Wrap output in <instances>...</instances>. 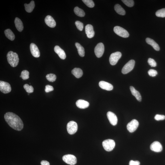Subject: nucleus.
Returning <instances> with one entry per match:
<instances>
[{
	"label": "nucleus",
	"mask_w": 165,
	"mask_h": 165,
	"mask_svg": "<svg viewBox=\"0 0 165 165\" xmlns=\"http://www.w3.org/2000/svg\"><path fill=\"white\" fill-rule=\"evenodd\" d=\"M4 117L7 124L14 129L20 131L23 128L24 124L22 121L15 113L8 112L5 114Z\"/></svg>",
	"instance_id": "nucleus-1"
},
{
	"label": "nucleus",
	"mask_w": 165,
	"mask_h": 165,
	"mask_svg": "<svg viewBox=\"0 0 165 165\" xmlns=\"http://www.w3.org/2000/svg\"><path fill=\"white\" fill-rule=\"evenodd\" d=\"M7 58L8 63L11 66L14 67L17 66L19 58L18 55L16 53L10 51L7 54Z\"/></svg>",
	"instance_id": "nucleus-2"
},
{
	"label": "nucleus",
	"mask_w": 165,
	"mask_h": 165,
	"mask_svg": "<svg viewBox=\"0 0 165 165\" xmlns=\"http://www.w3.org/2000/svg\"><path fill=\"white\" fill-rule=\"evenodd\" d=\"M102 146L106 151H111L114 148L115 143L113 140L107 139L104 140L102 142Z\"/></svg>",
	"instance_id": "nucleus-3"
},
{
	"label": "nucleus",
	"mask_w": 165,
	"mask_h": 165,
	"mask_svg": "<svg viewBox=\"0 0 165 165\" xmlns=\"http://www.w3.org/2000/svg\"><path fill=\"white\" fill-rule=\"evenodd\" d=\"M114 31L117 35L123 38H127L129 36V34L124 28L119 26H115L114 28Z\"/></svg>",
	"instance_id": "nucleus-4"
},
{
	"label": "nucleus",
	"mask_w": 165,
	"mask_h": 165,
	"mask_svg": "<svg viewBox=\"0 0 165 165\" xmlns=\"http://www.w3.org/2000/svg\"><path fill=\"white\" fill-rule=\"evenodd\" d=\"M135 64V61L131 60L127 62L122 68V72L123 74H126L130 72L133 69Z\"/></svg>",
	"instance_id": "nucleus-5"
},
{
	"label": "nucleus",
	"mask_w": 165,
	"mask_h": 165,
	"mask_svg": "<svg viewBox=\"0 0 165 165\" xmlns=\"http://www.w3.org/2000/svg\"><path fill=\"white\" fill-rule=\"evenodd\" d=\"M62 160L66 163L71 165H75L77 162L76 157L72 154L64 155L62 157Z\"/></svg>",
	"instance_id": "nucleus-6"
},
{
	"label": "nucleus",
	"mask_w": 165,
	"mask_h": 165,
	"mask_svg": "<svg viewBox=\"0 0 165 165\" xmlns=\"http://www.w3.org/2000/svg\"><path fill=\"white\" fill-rule=\"evenodd\" d=\"M67 129L69 134H74L78 130V125L77 123L73 121H70L67 124Z\"/></svg>",
	"instance_id": "nucleus-7"
},
{
	"label": "nucleus",
	"mask_w": 165,
	"mask_h": 165,
	"mask_svg": "<svg viewBox=\"0 0 165 165\" xmlns=\"http://www.w3.org/2000/svg\"><path fill=\"white\" fill-rule=\"evenodd\" d=\"M122 54L119 52H117L112 54L110 56L109 61L112 65H115L121 57Z\"/></svg>",
	"instance_id": "nucleus-8"
},
{
	"label": "nucleus",
	"mask_w": 165,
	"mask_h": 165,
	"mask_svg": "<svg viewBox=\"0 0 165 165\" xmlns=\"http://www.w3.org/2000/svg\"><path fill=\"white\" fill-rule=\"evenodd\" d=\"M0 90L4 94L11 92V88L10 84L8 83L1 81H0Z\"/></svg>",
	"instance_id": "nucleus-9"
},
{
	"label": "nucleus",
	"mask_w": 165,
	"mask_h": 165,
	"mask_svg": "<svg viewBox=\"0 0 165 165\" xmlns=\"http://www.w3.org/2000/svg\"><path fill=\"white\" fill-rule=\"evenodd\" d=\"M139 126V123L136 119H133L129 122L127 126V128L129 132L132 133L137 129Z\"/></svg>",
	"instance_id": "nucleus-10"
},
{
	"label": "nucleus",
	"mask_w": 165,
	"mask_h": 165,
	"mask_svg": "<svg viewBox=\"0 0 165 165\" xmlns=\"http://www.w3.org/2000/svg\"><path fill=\"white\" fill-rule=\"evenodd\" d=\"M94 51L97 57H101L104 52V46L103 43H98L94 48Z\"/></svg>",
	"instance_id": "nucleus-11"
},
{
	"label": "nucleus",
	"mask_w": 165,
	"mask_h": 165,
	"mask_svg": "<svg viewBox=\"0 0 165 165\" xmlns=\"http://www.w3.org/2000/svg\"><path fill=\"white\" fill-rule=\"evenodd\" d=\"M107 115V118L111 124L113 126L116 125L118 121L116 115L114 113L111 111L108 112Z\"/></svg>",
	"instance_id": "nucleus-12"
},
{
	"label": "nucleus",
	"mask_w": 165,
	"mask_h": 165,
	"mask_svg": "<svg viewBox=\"0 0 165 165\" xmlns=\"http://www.w3.org/2000/svg\"><path fill=\"white\" fill-rule=\"evenodd\" d=\"M151 150L156 152H161L163 148L160 142L155 141L152 143L150 146Z\"/></svg>",
	"instance_id": "nucleus-13"
},
{
	"label": "nucleus",
	"mask_w": 165,
	"mask_h": 165,
	"mask_svg": "<svg viewBox=\"0 0 165 165\" xmlns=\"http://www.w3.org/2000/svg\"><path fill=\"white\" fill-rule=\"evenodd\" d=\"M30 50L32 56L38 58L40 56L39 49L34 43H32L30 44Z\"/></svg>",
	"instance_id": "nucleus-14"
},
{
	"label": "nucleus",
	"mask_w": 165,
	"mask_h": 165,
	"mask_svg": "<svg viewBox=\"0 0 165 165\" xmlns=\"http://www.w3.org/2000/svg\"><path fill=\"white\" fill-rule=\"evenodd\" d=\"M85 31L87 37L89 38H92L94 37V32L93 27L91 24H88L85 26Z\"/></svg>",
	"instance_id": "nucleus-15"
},
{
	"label": "nucleus",
	"mask_w": 165,
	"mask_h": 165,
	"mask_svg": "<svg viewBox=\"0 0 165 165\" xmlns=\"http://www.w3.org/2000/svg\"><path fill=\"white\" fill-rule=\"evenodd\" d=\"M45 22L47 26L51 28H53L56 27V23L52 17L50 16L46 17L45 19Z\"/></svg>",
	"instance_id": "nucleus-16"
},
{
	"label": "nucleus",
	"mask_w": 165,
	"mask_h": 165,
	"mask_svg": "<svg viewBox=\"0 0 165 165\" xmlns=\"http://www.w3.org/2000/svg\"><path fill=\"white\" fill-rule=\"evenodd\" d=\"M99 87L107 91H111L113 89V86L111 83L102 81L99 83Z\"/></svg>",
	"instance_id": "nucleus-17"
},
{
	"label": "nucleus",
	"mask_w": 165,
	"mask_h": 165,
	"mask_svg": "<svg viewBox=\"0 0 165 165\" xmlns=\"http://www.w3.org/2000/svg\"><path fill=\"white\" fill-rule=\"evenodd\" d=\"M54 51L58 55L59 57L62 59H65L66 56L64 51L58 46L54 47Z\"/></svg>",
	"instance_id": "nucleus-18"
},
{
	"label": "nucleus",
	"mask_w": 165,
	"mask_h": 165,
	"mask_svg": "<svg viewBox=\"0 0 165 165\" xmlns=\"http://www.w3.org/2000/svg\"><path fill=\"white\" fill-rule=\"evenodd\" d=\"M77 107L79 108L84 109L88 108L89 106V103L84 100L79 99L76 102Z\"/></svg>",
	"instance_id": "nucleus-19"
},
{
	"label": "nucleus",
	"mask_w": 165,
	"mask_h": 165,
	"mask_svg": "<svg viewBox=\"0 0 165 165\" xmlns=\"http://www.w3.org/2000/svg\"><path fill=\"white\" fill-rule=\"evenodd\" d=\"M146 40L148 44L151 45L155 50L159 51L160 50V47L153 40L150 38H147Z\"/></svg>",
	"instance_id": "nucleus-20"
},
{
	"label": "nucleus",
	"mask_w": 165,
	"mask_h": 165,
	"mask_svg": "<svg viewBox=\"0 0 165 165\" xmlns=\"http://www.w3.org/2000/svg\"><path fill=\"white\" fill-rule=\"evenodd\" d=\"M14 23L17 29L19 32H21L23 29L24 27L23 23L19 18H16L14 21Z\"/></svg>",
	"instance_id": "nucleus-21"
},
{
	"label": "nucleus",
	"mask_w": 165,
	"mask_h": 165,
	"mask_svg": "<svg viewBox=\"0 0 165 165\" xmlns=\"http://www.w3.org/2000/svg\"><path fill=\"white\" fill-rule=\"evenodd\" d=\"M130 89L133 95L135 97L138 101L141 102L142 100V97L139 92L136 90L134 87L133 86L130 87Z\"/></svg>",
	"instance_id": "nucleus-22"
},
{
	"label": "nucleus",
	"mask_w": 165,
	"mask_h": 165,
	"mask_svg": "<svg viewBox=\"0 0 165 165\" xmlns=\"http://www.w3.org/2000/svg\"><path fill=\"white\" fill-rule=\"evenodd\" d=\"M72 73L77 78H80L83 75L82 69L79 68H75L72 71Z\"/></svg>",
	"instance_id": "nucleus-23"
},
{
	"label": "nucleus",
	"mask_w": 165,
	"mask_h": 165,
	"mask_svg": "<svg viewBox=\"0 0 165 165\" xmlns=\"http://www.w3.org/2000/svg\"><path fill=\"white\" fill-rule=\"evenodd\" d=\"M24 6L26 11L28 13H31L34 8L35 7L34 2L32 1L29 4H25Z\"/></svg>",
	"instance_id": "nucleus-24"
},
{
	"label": "nucleus",
	"mask_w": 165,
	"mask_h": 165,
	"mask_svg": "<svg viewBox=\"0 0 165 165\" xmlns=\"http://www.w3.org/2000/svg\"><path fill=\"white\" fill-rule=\"evenodd\" d=\"M4 33L6 36L11 41H14L15 39V36L14 33L9 29L6 30L4 31Z\"/></svg>",
	"instance_id": "nucleus-25"
},
{
	"label": "nucleus",
	"mask_w": 165,
	"mask_h": 165,
	"mask_svg": "<svg viewBox=\"0 0 165 165\" xmlns=\"http://www.w3.org/2000/svg\"><path fill=\"white\" fill-rule=\"evenodd\" d=\"M75 46L77 49L79 56L81 57H84L85 55V51L83 47L78 43H76Z\"/></svg>",
	"instance_id": "nucleus-26"
},
{
	"label": "nucleus",
	"mask_w": 165,
	"mask_h": 165,
	"mask_svg": "<svg viewBox=\"0 0 165 165\" xmlns=\"http://www.w3.org/2000/svg\"><path fill=\"white\" fill-rule=\"evenodd\" d=\"M114 9L116 12L119 14L124 16L126 14V11L120 5L117 4L115 6Z\"/></svg>",
	"instance_id": "nucleus-27"
},
{
	"label": "nucleus",
	"mask_w": 165,
	"mask_h": 165,
	"mask_svg": "<svg viewBox=\"0 0 165 165\" xmlns=\"http://www.w3.org/2000/svg\"><path fill=\"white\" fill-rule=\"evenodd\" d=\"M74 12L77 16L81 17H84L85 16V13L84 11L77 7H76L74 9Z\"/></svg>",
	"instance_id": "nucleus-28"
},
{
	"label": "nucleus",
	"mask_w": 165,
	"mask_h": 165,
	"mask_svg": "<svg viewBox=\"0 0 165 165\" xmlns=\"http://www.w3.org/2000/svg\"><path fill=\"white\" fill-rule=\"evenodd\" d=\"M47 80L51 82H54L56 79V76L54 74L50 73L47 74L46 76Z\"/></svg>",
	"instance_id": "nucleus-29"
},
{
	"label": "nucleus",
	"mask_w": 165,
	"mask_h": 165,
	"mask_svg": "<svg viewBox=\"0 0 165 165\" xmlns=\"http://www.w3.org/2000/svg\"><path fill=\"white\" fill-rule=\"evenodd\" d=\"M156 15L159 17H165V8H163L157 11L156 13Z\"/></svg>",
	"instance_id": "nucleus-30"
},
{
	"label": "nucleus",
	"mask_w": 165,
	"mask_h": 165,
	"mask_svg": "<svg viewBox=\"0 0 165 165\" xmlns=\"http://www.w3.org/2000/svg\"><path fill=\"white\" fill-rule=\"evenodd\" d=\"M29 72L26 70H24L23 71L21 74V78L23 80H25L29 78Z\"/></svg>",
	"instance_id": "nucleus-31"
},
{
	"label": "nucleus",
	"mask_w": 165,
	"mask_h": 165,
	"mask_svg": "<svg viewBox=\"0 0 165 165\" xmlns=\"http://www.w3.org/2000/svg\"><path fill=\"white\" fill-rule=\"evenodd\" d=\"M24 88L26 92L28 93H30L33 92L34 88L33 86H30L29 85L26 84L24 85Z\"/></svg>",
	"instance_id": "nucleus-32"
},
{
	"label": "nucleus",
	"mask_w": 165,
	"mask_h": 165,
	"mask_svg": "<svg viewBox=\"0 0 165 165\" xmlns=\"http://www.w3.org/2000/svg\"><path fill=\"white\" fill-rule=\"evenodd\" d=\"M82 1L85 5L90 8H92L94 7V3L92 0H83Z\"/></svg>",
	"instance_id": "nucleus-33"
},
{
	"label": "nucleus",
	"mask_w": 165,
	"mask_h": 165,
	"mask_svg": "<svg viewBox=\"0 0 165 165\" xmlns=\"http://www.w3.org/2000/svg\"><path fill=\"white\" fill-rule=\"evenodd\" d=\"M122 1L125 5L128 7H132L134 5V1L133 0H122Z\"/></svg>",
	"instance_id": "nucleus-34"
},
{
	"label": "nucleus",
	"mask_w": 165,
	"mask_h": 165,
	"mask_svg": "<svg viewBox=\"0 0 165 165\" xmlns=\"http://www.w3.org/2000/svg\"><path fill=\"white\" fill-rule=\"evenodd\" d=\"M75 24L78 29L79 31H82L83 28V25L82 22L79 21H76L75 22Z\"/></svg>",
	"instance_id": "nucleus-35"
},
{
	"label": "nucleus",
	"mask_w": 165,
	"mask_h": 165,
	"mask_svg": "<svg viewBox=\"0 0 165 165\" xmlns=\"http://www.w3.org/2000/svg\"><path fill=\"white\" fill-rule=\"evenodd\" d=\"M148 62L152 67H155L157 66L156 62L152 58H149L148 60Z\"/></svg>",
	"instance_id": "nucleus-36"
},
{
	"label": "nucleus",
	"mask_w": 165,
	"mask_h": 165,
	"mask_svg": "<svg viewBox=\"0 0 165 165\" xmlns=\"http://www.w3.org/2000/svg\"><path fill=\"white\" fill-rule=\"evenodd\" d=\"M148 74L151 77H154L157 75V72L156 70L151 69L148 71Z\"/></svg>",
	"instance_id": "nucleus-37"
},
{
	"label": "nucleus",
	"mask_w": 165,
	"mask_h": 165,
	"mask_svg": "<svg viewBox=\"0 0 165 165\" xmlns=\"http://www.w3.org/2000/svg\"><path fill=\"white\" fill-rule=\"evenodd\" d=\"M154 119L157 121L163 120L165 119V116L164 115L157 114L155 116Z\"/></svg>",
	"instance_id": "nucleus-38"
},
{
	"label": "nucleus",
	"mask_w": 165,
	"mask_h": 165,
	"mask_svg": "<svg viewBox=\"0 0 165 165\" xmlns=\"http://www.w3.org/2000/svg\"><path fill=\"white\" fill-rule=\"evenodd\" d=\"M53 87L51 85H47L45 86V91L46 93H48L53 91Z\"/></svg>",
	"instance_id": "nucleus-39"
},
{
	"label": "nucleus",
	"mask_w": 165,
	"mask_h": 165,
	"mask_svg": "<svg viewBox=\"0 0 165 165\" xmlns=\"http://www.w3.org/2000/svg\"><path fill=\"white\" fill-rule=\"evenodd\" d=\"M140 163L138 161L131 160L129 162V165H140Z\"/></svg>",
	"instance_id": "nucleus-40"
},
{
	"label": "nucleus",
	"mask_w": 165,
	"mask_h": 165,
	"mask_svg": "<svg viewBox=\"0 0 165 165\" xmlns=\"http://www.w3.org/2000/svg\"><path fill=\"white\" fill-rule=\"evenodd\" d=\"M41 165H50L49 162L43 160L41 162Z\"/></svg>",
	"instance_id": "nucleus-41"
},
{
	"label": "nucleus",
	"mask_w": 165,
	"mask_h": 165,
	"mask_svg": "<svg viewBox=\"0 0 165 165\" xmlns=\"http://www.w3.org/2000/svg\"><path fill=\"white\" fill-rule=\"evenodd\" d=\"M20 77H21V75L20 76Z\"/></svg>",
	"instance_id": "nucleus-42"
}]
</instances>
